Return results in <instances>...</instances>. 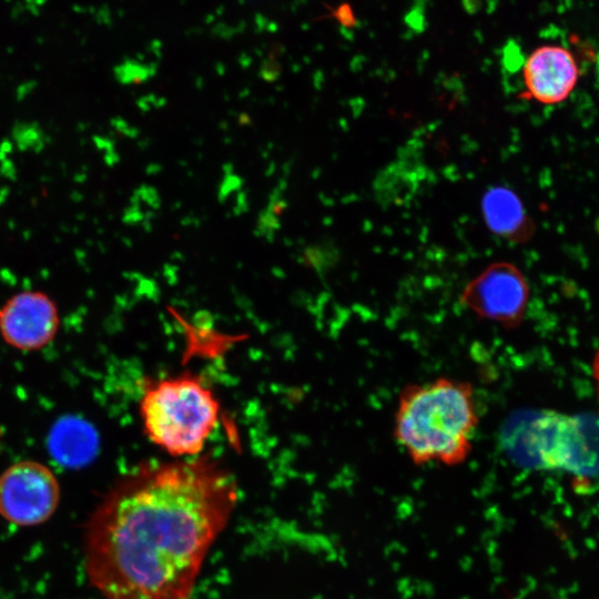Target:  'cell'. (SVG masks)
Returning a JSON list of instances; mask_svg holds the SVG:
<instances>
[{"label":"cell","instance_id":"15","mask_svg":"<svg viewBox=\"0 0 599 599\" xmlns=\"http://www.w3.org/2000/svg\"><path fill=\"white\" fill-rule=\"evenodd\" d=\"M596 75H597V79L599 81V52H598L597 58H596Z\"/></svg>","mask_w":599,"mask_h":599},{"label":"cell","instance_id":"14","mask_svg":"<svg viewBox=\"0 0 599 599\" xmlns=\"http://www.w3.org/2000/svg\"><path fill=\"white\" fill-rule=\"evenodd\" d=\"M592 368H593V376L598 382V390H599V349L595 356Z\"/></svg>","mask_w":599,"mask_h":599},{"label":"cell","instance_id":"12","mask_svg":"<svg viewBox=\"0 0 599 599\" xmlns=\"http://www.w3.org/2000/svg\"><path fill=\"white\" fill-rule=\"evenodd\" d=\"M281 64L274 60H266L262 63L260 75L268 82H273L281 75Z\"/></svg>","mask_w":599,"mask_h":599},{"label":"cell","instance_id":"1","mask_svg":"<svg viewBox=\"0 0 599 599\" xmlns=\"http://www.w3.org/2000/svg\"><path fill=\"white\" fill-rule=\"evenodd\" d=\"M237 500L234 476L213 457L139 466L87 524L91 586L103 599H190Z\"/></svg>","mask_w":599,"mask_h":599},{"label":"cell","instance_id":"8","mask_svg":"<svg viewBox=\"0 0 599 599\" xmlns=\"http://www.w3.org/2000/svg\"><path fill=\"white\" fill-rule=\"evenodd\" d=\"M522 75L525 91L520 97L552 105L570 95L579 73L570 51L560 45H542L528 57Z\"/></svg>","mask_w":599,"mask_h":599},{"label":"cell","instance_id":"13","mask_svg":"<svg viewBox=\"0 0 599 599\" xmlns=\"http://www.w3.org/2000/svg\"><path fill=\"white\" fill-rule=\"evenodd\" d=\"M336 19L344 26L351 27L355 23L353 11L347 4L338 7L335 11Z\"/></svg>","mask_w":599,"mask_h":599},{"label":"cell","instance_id":"2","mask_svg":"<svg viewBox=\"0 0 599 599\" xmlns=\"http://www.w3.org/2000/svg\"><path fill=\"white\" fill-rule=\"evenodd\" d=\"M478 424L473 385L438 377L402 388L393 434L415 465L455 467L470 456Z\"/></svg>","mask_w":599,"mask_h":599},{"label":"cell","instance_id":"9","mask_svg":"<svg viewBox=\"0 0 599 599\" xmlns=\"http://www.w3.org/2000/svg\"><path fill=\"white\" fill-rule=\"evenodd\" d=\"M481 212L488 229L512 243H525L534 234V223L520 199L504 186L489 189L481 200Z\"/></svg>","mask_w":599,"mask_h":599},{"label":"cell","instance_id":"10","mask_svg":"<svg viewBox=\"0 0 599 599\" xmlns=\"http://www.w3.org/2000/svg\"><path fill=\"white\" fill-rule=\"evenodd\" d=\"M286 210L287 202L283 196V190H274L265 212L261 214L258 220V230L262 234H267V231L272 233L276 231L281 225L280 219Z\"/></svg>","mask_w":599,"mask_h":599},{"label":"cell","instance_id":"11","mask_svg":"<svg viewBox=\"0 0 599 599\" xmlns=\"http://www.w3.org/2000/svg\"><path fill=\"white\" fill-rule=\"evenodd\" d=\"M151 68L141 63L126 60L115 68L116 79L124 83H142L151 77Z\"/></svg>","mask_w":599,"mask_h":599},{"label":"cell","instance_id":"7","mask_svg":"<svg viewBox=\"0 0 599 599\" xmlns=\"http://www.w3.org/2000/svg\"><path fill=\"white\" fill-rule=\"evenodd\" d=\"M60 317L55 303L39 291H23L0 307V335L22 352L39 351L55 337Z\"/></svg>","mask_w":599,"mask_h":599},{"label":"cell","instance_id":"6","mask_svg":"<svg viewBox=\"0 0 599 599\" xmlns=\"http://www.w3.org/2000/svg\"><path fill=\"white\" fill-rule=\"evenodd\" d=\"M529 286L521 271L509 262H495L464 287L459 302L481 319L515 328L524 319Z\"/></svg>","mask_w":599,"mask_h":599},{"label":"cell","instance_id":"3","mask_svg":"<svg viewBox=\"0 0 599 599\" xmlns=\"http://www.w3.org/2000/svg\"><path fill=\"white\" fill-rule=\"evenodd\" d=\"M140 414L144 433L175 457H196L216 427L220 403L203 380L187 373L143 386Z\"/></svg>","mask_w":599,"mask_h":599},{"label":"cell","instance_id":"4","mask_svg":"<svg viewBox=\"0 0 599 599\" xmlns=\"http://www.w3.org/2000/svg\"><path fill=\"white\" fill-rule=\"evenodd\" d=\"M501 440L524 465L565 469L585 480L599 476V422L593 418L541 410L509 425Z\"/></svg>","mask_w":599,"mask_h":599},{"label":"cell","instance_id":"5","mask_svg":"<svg viewBox=\"0 0 599 599\" xmlns=\"http://www.w3.org/2000/svg\"><path fill=\"white\" fill-rule=\"evenodd\" d=\"M54 473L35 460H20L0 475V516L7 521L32 527L45 522L60 502Z\"/></svg>","mask_w":599,"mask_h":599}]
</instances>
